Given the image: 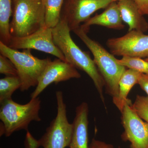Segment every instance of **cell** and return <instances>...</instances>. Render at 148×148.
<instances>
[{
  "label": "cell",
  "instance_id": "6da1fadb",
  "mask_svg": "<svg viewBox=\"0 0 148 148\" xmlns=\"http://www.w3.org/2000/svg\"><path fill=\"white\" fill-rule=\"evenodd\" d=\"M52 31L54 43L62 51L66 61L89 76L98 90L101 101L105 104L103 94L105 81L89 53L82 50L75 43L70 34L71 30L64 19L61 18L58 24L52 28Z\"/></svg>",
  "mask_w": 148,
  "mask_h": 148
},
{
  "label": "cell",
  "instance_id": "7a4b0ae2",
  "mask_svg": "<svg viewBox=\"0 0 148 148\" xmlns=\"http://www.w3.org/2000/svg\"><path fill=\"white\" fill-rule=\"evenodd\" d=\"M90 51L95 65L104 80L107 92L112 97H117L119 82L126 67L117 62V59L100 44L88 36L87 33L80 27L73 31Z\"/></svg>",
  "mask_w": 148,
  "mask_h": 148
},
{
  "label": "cell",
  "instance_id": "3957f363",
  "mask_svg": "<svg viewBox=\"0 0 148 148\" xmlns=\"http://www.w3.org/2000/svg\"><path fill=\"white\" fill-rule=\"evenodd\" d=\"M40 108L41 101L38 97L31 99L24 105L14 102L12 98L1 103V136L9 137L14 132L22 130L28 131L32 121H41L39 116Z\"/></svg>",
  "mask_w": 148,
  "mask_h": 148
},
{
  "label": "cell",
  "instance_id": "277c9868",
  "mask_svg": "<svg viewBox=\"0 0 148 148\" xmlns=\"http://www.w3.org/2000/svg\"><path fill=\"white\" fill-rule=\"evenodd\" d=\"M12 1V18L10 25L12 37L27 36L46 25L44 0Z\"/></svg>",
  "mask_w": 148,
  "mask_h": 148
},
{
  "label": "cell",
  "instance_id": "5b68a950",
  "mask_svg": "<svg viewBox=\"0 0 148 148\" xmlns=\"http://www.w3.org/2000/svg\"><path fill=\"white\" fill-rule=\"evenodd\" d=\"M0 52L12 61L17 70L21 82V91H26L37 86L49 58L40 59L31 53V49L20 51L9 47L0 41Z\"/></svg>",
  "mask_w": 148,
  "mask_h": 148
},
{
  "label": "cell",
  "instance_id": "8992f818",
  "mask_svg": "<svg viewBox=\"0 0 148 148\" xmlns=\"http://www.w3.org/2000/svg\"><path fill=\"white\" fill-rule=\"evenodd\" d=\"M57 114L51 122L45 133L38 140L40 146L43 148H65L69 147L73 134V125L67 116L66 106L63 92H56Z\"/></svg>",
  "mask_w": 148,
  "mask_h": 148
},
{
  "label": "cell",
  "instance_id": "52a82bcc",
  "mask_svg": "<svg viewBox=\"0 0 148 148\" xmlns=\"http://www.w3.org/2000/svg\"><path fill=\"white\" fill-rule=\"evenodd\" d=\"M113 0H65L61 18L66 21L71 31L80 27L99 10L106 8Z\"/></svg>",
  "mask_w": 148,
  "mask_h": 148
},
{
  "label": "cell",
  "instance_id": "ba28073f",
  "mask_svg": "<svg viewBox=\"0 0 148 148\" xmlns=\"http://www.w3.org/2000/svg\"><path fill=\"white\" fill-rule=\"evenodd\" d=\"M106 44L114 56L148 57V35L143 32L129 31L123 36L109 39Z\"/></svg>",
  "mask_w": 148,
  "mask_h": 148
},
{
  "label": "cell",
  "instance_id": "9c48e42d",
  "mask_svg": "<svg viewBox=\"0 0 148 148\" xmlns=\"http://www.w3.org/2000/svg\"><path fill=\"white\" fill-rule=\"evenodd\" d=\"M8 46L18 49H36L55 56L66 61L64 56L53 40L52 29L44 26L27 36L21 38L12 37Z\"/></svg>",
  "mask_w": 148,
  "mask_h": 148
},
{
  "label": "cell",
  "instance_id": "30bf717a",
  "mask_svg": "<svg viewBox=\"0 0 148 148\" xmlns=\"http://www.w3.org/2000/svg\"><path fill=\"white\" fill-rule=\"evenodd\" d=\"M132 105L130 100L121 112L124 130L122 139L129 142L131 148H148V123L138 116Z\"/></svg>",
  "mask_w": 148,
  "mask_h": 148
},
{
  "label": "cell",
  "instance_id": "8fae6325",
  "mask_svg": "<svg viewBox=\"0 0 148 148\" xmlns=\"http://www.w3.org/2000/svg\"><path fill=\"white\" fill-rule=\"evenodd\" d=\"M77 69L66 61L57 58L51 60L42 74L35 90L31 94V99L36 98L51 84L81 77Z\"/></svg>",
  "mask_w": 148,
  "mask_h": 148
},
{
  "label": "cell",
  "instance_id": "7c38bea8",
  "mask_svg": "<svg viewBox=\"0 0 148 148\" xmlns=\"http://www.w3.org/2000/svg\"><path fill=\"white\" fill-rule=\"evenodd\" d=\"M88 116V105L83 102L76 109L75 116L72 123L73 134L69 148H89Z\"/></svg>",
  "mask_w": 148,
  "mask_h": 148
},
{
  "label": "cell",
  "instance_id": "4fadbf2b",
  "mask_svg": "<svg viewBox=\"0 0 148 148\" xmlns=\"http://www.w3.org/2000/svg\"><path fill=\"white\" fill-rule=\"evenodd\" d=\"M120 12L116 1H113L107 8L103 12L90 17L81 27L88 32L90 26L98 25L109 29L121 30L125 26L123 23Z\"/></svg>",
  "mask_w": 148,
  "mask_h": 148
},
{
  "label": "cell",
  "instance_id": "5bb4252c",
  "mask_svg": "<svg viewBox=\"0 0 148 148\" xmlns=\"http://www.w3.org/2000/svg\"><path fill=\"white\" fill-rule=\"evenodd\" d=\"M117 3L122 19L129 27L128 32L136 30L144 32L148 30L147 22L133 0H120Z\"/></svg>",
  "mask_w": 148,
  "mask_h": 148
},
{
  "label": "cell",
  "instance_id": "9a60e30c",
  "mask_svg": "<svg viewBox=\"0 0 148 148\" xmlns=\"http://www.w3.org/2000/svg\"><path fill=\"white\" fill-rule=\"evenodd\" d=\"M142 74L137 71L128 69L121 77L119 84L118 95L113 100V102L121 112L125 104L130 101L127 98L130 91L135 84H138Z\"/></svg>",
  "mask_w": 148,
  "mask_h": 148
},
{
  "label": "cell",
  "instance_id": "2e32d148",
  "mask_svg": "<svg viewBox=\"0 0 148 148\" xmlns=\"http://www.w3.org/2000/svg\"><path fill=\"white\" fill-rule=\"evenodd\" d=\"M12 0H0V41L8 46L11 40L10 18L13 13Z\"/></svg>",
  "mask_w": 148,
  "mask_h": 148
},
{
  "label": "cell",
  "instance_id": "e0dca14e",
  "mask_svg": "<svg viewBox=\"0 0 148 148\" xmlns=\"http://www.w3.org/2000/svg\"><path fill=\"white\" fill-rule=\"evenodd\" d=\"M65 0H44L45 25L49 28L55 27L61 19V10Z\"/></svg>",
  "mask_w": 148,
  "mask_h": 148
},
{
  "label": "cell",
  "instance_id": "ac0fdd59",
  "mask_svg": "<svg viewBox=\"0 0 148 148\" xmlns=\"http://www.w3.org/2000/svg\"><path fill=\"white\" fill-rule=\"evenodd\" d=\"M21 80L18 76H6L0 79V103L12 99L14 91L20 89Z\"/></svg>",
  "mask_w": 148,
  "mask_h": 148
},
{
  "label": "cell",
  "instance_id": "d6986e66",
  "mask_svg": "<svg viewBox=\"0 0 148 148\" xmlns=\"http://www.w3.org/2000/svg\"><path fill=\"white\" fill-rule=\"evenodd\" d=\"M118 63L122 66L132 69L142 74L148 75V62L141 58L130 56H123L117 59Z\"/></svg>",
  "mask_w": 148,
  "mask_h": 148
},
{
  "label": "cell",
  "instance_id": "ffe728a7",
  "mask_svg": "<svg viewBox=\"0 0 148 148\" xmlns=\"http://www.w3.org/2000/svg\"><path fill=\"white\" fill-rule=\"evenodd\" d=\"M138 116L148 123V97L137 95L134 103L132 105Z\"/></svg>",
  "mask_w": 148,
  "mask_h": 148
},
{
  "label": "cell",
  "instance_id": "44dd1931",
  "mask_svg": "<svg viewBox=\"0 0 148 148\" xmlns=\"http://www.w3.org/2000/svg\"><path fill=\"white\" fill-rule=\"evenodd\" d=\"M0 73L6 76H18L17 70L13 63L4 56L0 55Z\"/></svg>",
  "mask_w": 148,
  "mask_h": 148
},
{
  "label": "cell",
  "instance_id": "7402d4cb",
  "mask_svg": "<svg viewBox=\"0 0 148 148\" xmlns=\"http://www.w3.org/2000/svg\"><path fill=\"white\" fill-rule=\"evenodd\" d=\"M25 142V148H38L40 147L38 140L35 139L29 131H27Z\"/></svg>",
  "mask_w": 148,
  "mask_h": 148
},
{
  "label": "cell",
  "instance_id": "603a6c76",
  "mask_svg": "<svg viewBox=\"0 0 148 148\" xmlns=\"http://www.w3.org/2000/svg\"><path fill=\"white\" fill-rule=\"evenodd\" d=\"M140 13L148 16V0H133Z\"/></svg>",
  "mask_w": 148,
  "mask_h": 148
},
{
  "label": "cell",
  "instance_id": "cb8c5ba5",
  "mask_svg": "<svg viewBox=\"0 0 148 148\" xmlns=\"http://www.w3.org/2000/svg\"><path fill=\"white\" fill-rule=\"evenodd\" d=\"M89 148H115L111 144L93 139L89 145Z\"/></svg>",
  "mask_w": 148,
  "mask_h": 148
},
{
  "label": "cell",
  "instance_id": "d4e9b609",
  "mask_svg": "<svg viewBox=\"0 0 148 148\" xmlns=\"http://www.w3.org/2000/svg\"><path fill=\"white\" fill-rule=\"evenodd\" d=\"M138 84L140 85L141 88L146 92L148 97V75L142 74Z\"/></svg>",
  "mask_w": 148,
  "mask_h": 148
},
{
  "label": "cell",
  "instance_id": "484cf974",
  "mask_svg": "<svg viewBox=\"0 0 148 148\" xmlns=\"http://www.w3.org/2000/svg\"><path fill=\"white\" fill-rule=\"evenodd\" d=\"M120 1V0H113L114 1Z\"/></svg>",
  "mask_w": 148,
  "mask_h": 148
},
{
  "label": "cell",
  "instance_id": "4316f807",
  "mask_svg": "<svg viewBox=\"0 0 148 148\" xmlns=\"http://www.w3.org/2000/svg\"><path fill=\"white\" fill-rule=\"evenodd\" d=\"M145 60L146 61H148V57H147V58H146V59H145Z\"/></svg>",
  "mask_w": 148,
  "mask_h": 148
}]
</instances>
